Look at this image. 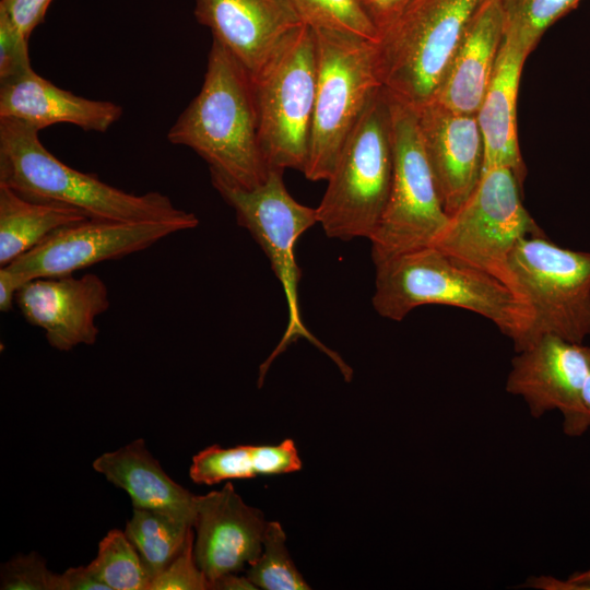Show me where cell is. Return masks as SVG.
I'll use <instances>...</instances> for the list:
<instances>
[{"label": "cell", "instance_id": "f35d334b", "mask_svg": "<svg viewBox=\"0 0 590 590\" xmlns=\"http://www.w3.org/2000/svg\"><path fill=\"white\" fill-rule=\"evenodd\" d=\"M573 590H590V585L577 586Z\"/></svg>", "mask_w": 590, "mask_h": 590}, {"label": "cell", "instance_id": "836d02e7", "mask_svg": "<svg viewBox=\"0 0 590 590\" xmlns=\"http://www.w3.org/2000/svg\"><path fill=\"white\" fill-rule=\"evenodd\" d=\"M55 590H109L88 566L71 567L56 575Z\"/></svg>", "mask_w": 590, "mask_h": 590}, {"label": "cell", "instance_id": "f1b7e54d", "mask_svg": "<svg viewBox=\"0 0 590 590\" xmlns=\"http://www.w3.org/2000/svg\"><path fill=\"white\" fill-rule=\"evenodd\" d=\"M56 575L36 552L17 555L1 566L2 590H55Z\"/></svg>", "mask_w": 590, "mask_h": 590}, {"label": "cell", "instance_id": "83f0119b", "mask_svg": "<svg viewBox=\"0 0 590 590\" xmlns=\"http://www.w3.org/2000/svg\"><path fill=\"white\" fill-rule=\"evenodd\" d=\"M303 24L315 31L338 32L376 43L378 30L358 0H287Z\"/></svg>", "mask_w": 590, "mask_h": 590}, {"label": "cell", "instance_id": "5bb4252c", "mask_svg": "<svg viewBox=\"0 0 590 590\" xmlns=\"http://www.w3.org/2000/svg\"><path fill=\"white\" fill-rule=\"evenodd\" d=\"M15 305L27 323L45 332L52 349L70 351L96 342V318L110 300L103 279L86 273L33 279L17 291Z\"/></svg>", "mask_w": 590, "mask_h": 590}, {"label": "cell", "instance_id": "ac0fdd59", "mask_svg": "<svg viewBox=\"0 0 590 590\" xmlns=\"http://www.w3.org/2000/svg\"><path fill=\"white\" fill-rule=\"evenodd\" d=\"M122 113L114 102L85 98L58 87L33 68L0 81V118L16 119L38 131L63 122L106 132Z\"/></svg>", "mask_w": 590, "mask_h": 590}, {"label": "cell", "instance_id": "603a6c76", "mask_svg": "<svg viewBox=\"0 0 590 590\" xmlns=\"http://www.w3.org/2000/svg\"><path fill=\"white\" fill-rule=\"evenodd\" d=\"M302 460L293 439L278 445H212L196 453L189 468L193 483L213 485L222 481L299 471Z\"/></svg>", "mask_w": 590, "mask_h": 590}, {"label": "cell", "instance_id": "277c9868", "mask_svg": "<svg viewBox=\"0 0 590 590\" xmlns=\"http://www.w3.org/2000/svg\"><path fill=\"white\" fill-rule=\"evenodd\" d=\"M483 1L411 0L375 43L377 74L387 94L414 108L433 102Z\"/></svg>", "mask_w": 590, "mask_h": 590}, {"label": "cell", "instance_id": "8fae6325", "mask_svg": "<svg viewBox=\"0 0 590 590\" xmlns=\"http://www.w3.org/2000/svg\"><path fill=\"white\" fill-rule=\"evenodd\" d=\"M509 268L532 314L522 350L544 334L582 344L590 335V251L560 247L546 235L524 237Z\"/></svg>", "mask_w": 590, "mask_h": 590}, {"label": "cell", "instance_id": "e575fe53", "mask_svg": "<svg viewBox=\"0 0 590 590\" xmlns=\"http://www.w3.org/2000/svg\"><path fill=\"white\" fill-rule=\"evenodd\" d=\"M23 280L8 267H0V311L9 312L15 304L17 291L24 285Z\"/></svg>", "mask_w": 590, "mask_h": 590}, {"label": "cell", "instance_id": "9c48e42d", "mask_svg": "<svg viewBox=\"0 0 590 590\" xmlns=\"http://www.w3.org/2000/svg\"><path fill=\"white\" fill-rule=\"evenodd\" d=\"M315 33L316 98L303 174L311 181H319L329 178L370 97L382 86L376 69L374 42L338 32Z\"/></svg>", "mask_w": 590, "mask_h": 590}, {"label": "cell", "instance_id": "9a60e30c", "mask_svg": "<svg viewBox=\"0 0 590 590\" xmlns=\"http://www.w3.org/2000/svg\"><path fill=\"white\" fill-rule=\"evenodd\" d=\"M267 523L262 511L247 505L232 482L197 496L193 552L209 582L257 559Z\"/></svg>", "mask_w": 590, "mask_h": 590}, {"label": "cell", "instance_id": "52a82bcc", "mask_svg": "<svg viewBox=\"0 0 590 590\" xmlns=\"http://www.w3.org/2000/svg\"><path fill=\"white\" fill-rule=\"evenodd\" d=\"M252 78L258 135L270 168L304 172L317 85V38L306 24L292 32Z\"/></svg>", "mask_w": 590, "mask_h": 590}, {"label": "cell", "instance_id": "8992f818", "mask_svg": "<svg viewBox=\"0 0 590 590\" xmlns=\"http://www.w3.org/2000/svg\"><path fill=\"white\" fill-rule=\"evenodd\" d=\"M392 168L389 98L380 87L345 141L316 208L328 237L373 236L388 203Z\"/></svg>", "mask_w": 590, "mask_h": 590}, {"label": "cell", "instance_id": "7a4b0ae2", "mask_svg": "<svg viewBox=\"0 0 590 590\" xmlns=\"http://www.w3.org/2000/svg\"><path fill=\"white\" fill-rule=\"evenodd\" d=\"M38 133L22 121L0 118V184L32 201L76 208L92 219L168 222L186 231L199 225L194 213L161 192L129 193L68 166L44 146Z\"/></svg>", "mask_w": 590, "mask_h": 590}, {"label": "cell", "instance_id": "f546056e", "mask_svg": "<svg viewBox=\"0 0 590 590\" xmlns=\"http://www.w3.org/2000/svg\"><path fill=\"white\" fill-rule=\"evenodd\" d=\"M193 542L192 528L181 552L152 579L150 590H209V580L194 558Z\"/></svg>", "mask_w": 590, "mask_h": 590}, {"label": "cell", "instance_id": "7c38bea8", "mask_svg": "<svg viewBox=\"0 0 590 590\" xmlns=\"http://www.w3.org/2000/svg\"><path fill=\"white\" fill-rule=\"evenodd\" d=\"M182 226L168 222H123L85 219L63 226L35 248L4 266L24 283L38 278L71 275L94 264L144 250Z\"/></svg>", "mask_w": 590, "mask_h": 590}, {"label": "cell", "instance_id": "6da1fadb", "mask_svg": "<svg viewBox=\"0 0 590 590\" xmlns=\"http://www.w3.org/2000/svg\"><path fill=\"white\" fill-rule=\"evenodd\" d=\"M167 140L196 152L211 176L239 187H257L269 175L258 135L252 78L213 38L202 86L169 128Z\"/></svg>", "mask_w": 590, "mask_h": 590}, {"label": "cell", "instance_id": "74e56055", "mask_svg": "<svg viewBox=\"0 0 590 590\" xmlns=\"http://www.w3.org/2000/svg\"><path fill=\"white\" fill-rule=\"evenodd\" d=\"M582 398L586 406L590 411V350H589V370L585 381Z\"/></svg>", "mask_w": 590, "mask_h": 590}, {"label": "cell", "instance_id": "d6a6232c", "mask_svg": "<svg viewBox=\"0 0 590 590\" xmlns=\"http://www.w3.org/2000/svg\"><path fill=\"white\" fill-rule=\"evenodd\" d=\"M411 0H358L363 11L378 30L389 25Z\"/></svg>", "mask_w": 590, "mask_h": 590}, {"label": "cell", "instance_id": "d6986e66", "mask_svg": "<svg viewBox=\"0 0 590 590\" xmlns=\"http://www.w3.org/2000/svg\"><path fill=\"white\" fill-rule=\"evenodd\" d=\"M505 37L497 0H484L474 13L433 102L476 115Z\"/></svg>", "mask_w": 590, "mask_h": 590}, {"label": "cell", "instance_id": "4316f807", "mask_svg": "<svg viewBox=\"0 0 590 590\" xmlns=\"http://www.w3.org/2000/svg\"><path fill=\"white\" fill-rule=\"evenodd\" d=\"M504 17L505 36L529 54L546 30L574 10L581 0H497Z\"/></svg>", "mask_w": 590, "mask_h": 590}, {"label": "cell", "instance_id": "30bf717a", "mask_svg": "<svg viewBox=\"0 0 590 590\" xmlns=\"http://www.w3.org/2000/svg\"><path fill=\"white\" fill-rule=\"evenodd\" d=\"M521 188L507 167L483 170L474 191L449 215L432 245L455 261L497 279L519 298L509 268L511 251L524 237L545 235L524 208Z\"/></svg>", "mask_w": 590, "mask_h": 590}, {"label": "cell", "instance_id": "ba28073f", "mask_svg": "<svg viewBox=\"0 0 590 590\" xmlns=\"http://www.w3.org/2000/svg\"><path fill=\"white\" fill-rule=\"evenodd\" d=\"M388 98L392 182L384 215L369 238L375 266L432 246L449 220L425 151L416 109L390 95Z\"/></svg>", "mask_w": 590, "mask_h": 590}, {"label": "cell", "instance_id": "44dd1931", "mask_svg": "<svg viewBox=\"0 0 590 590\" xmlns=\"http://www.w3.org/2000/svg\"><path fill=\"white\" fill-rule=\"evenodd\" d=\"M93 469L127 492L133 508L165 514L193 527L197 496L176 483L142 438L97 457Z\"/></svg>", "mask_w": 590, "mask_h": 590}, {"label": "cell", "instance_id": "7402d4cb", "mask_svg": "<svg viewBox=\"0 0 590 590\" xmlns=\"http://www.w3.org/2000/svg\"><path fill=\"white\" fill-rule=\"evenodd\" d=\"M88 219L83 211L26 199L0 184V267L25 255L57 229Z\"/></svg>", "mask_w": 590, "mask_h": 590}, {"label": "cell", "instance_id": "484cf974", "mask_svg": "<svg viewBox=\"0 0 590 590\" xmlns=\"http://www.w3.org/2000/svg\"><path fill=\"white\" fill-rule=\"evenodd\" d=\"M246 576L263 590H309L286 547V534L278 521H269L260 555L248 565Z\"/></svg>", "mask_w": 590, "mask_h": 590}, {"label": "cell", "instance_id": "4fadbf2b", "mask_svg": "<svg viewBox=\"0 0 590 590\" xmlns=\"http://www.w3.org/2000/svg\"><path fill=\"white\" fill-rule=\"evenodd\" d=\"M589 346L544 334L511 361L507 392L521 397L531 415L562 412L566 435L577 437L590 427V411L582 398L589 370Z\"/></svg>", "mask_w": 590, "mask_h": 590}, {"label": "cell", "instance_id": "8d00e7d4", "mask_svg": "<svg viewBox=\"0 0 590 590\" xmlns=\"http://www.w3.org/2000/svg\"><path fill=\"white\" fill-rule=\"evenodd\" d=\"M258 588L245 576L237 573L224 574L209 582V590H257Z\"/></svg>", "mask_w": 590, "mask_h": 590}, {"label": "cell", "instance_id": "1f68e13d", "mask_svg": "<svg viewBox=\"0 0 590 590\" xmlns=\"http://www.w3.org/2000/svg\"><path fill=\"white\" fill-rule=\"evenodd\" d=\"M52 0H0L3 10L21 33L30 39L40 25Z\"/></svg>", "mask_w": 590, "mask_h": 590}, {"label": "cell", "instance_id": "4dcf8cb0", "mask_svg": "<svg viewBox=\"0 0 590 590\" xmlns=\"http://www.w3.org/2000/svg\"><path fill=\"white\" fill-rule=\"evenodd\" d=\"M30 69L28 39L0 9V81Z\"/></svg>", "mask_w": 590, "mask_h": 590}, {"label": "cell", "instance_id": "e0dca14e", "mask_svg": "<svg viewBox=\"0 0 590 590\" xmlns=\"http://www.w3.org/2000/svg\"><path fill=\"white\" fill-rule=\"evenodd\" d=\"M193 14L251 76L303 25L287 0H194Z\"/></svg>", "mask_w": 590, "mask_h": 590}, {"label": "cell", "instance_id": "d590c367", "mask_svg": "<svg viewBox=\"0 0 590 590\" xmlns=\"http://www.w3.org/2000/svg\"><path fill=\"white\" fill-rule=\"evenodd\" d=\"M583 585H590V569L574 574L566 581L548 576L530 578L528 581V587L543 590H573Z\"/></svg>", "mask_w": 590, "mask_h": 590}, {"label": "cell", "instance_id": "ffe728a7", "mask_svg": "<svg viewBox=\"0 0 590 590\" xmlns=\"http://www.w3.org/2000/svg\"><path fill=\"white\" fill-rule=\"evenodd\" d=\"M530 54L505 36L495 67L476 113L483 138V170L503 166L511 169L523 185L526 166L517 131V97L524 61Z\"/></svg>", "mask_w": 590, "mask_h": 590}, {"label": "cell", "instance_id": "5b68a950", "mask_svg": "<svg viewBox=\"0 0 590 590\" xmlns=\"http://www.w3.org/2000/svg\"><path fill=\"white\" fill-rule=\"evenodd\" d=\"M283 169L271 168L267 179L253 188H243L220 177L211 176L213 187L234 210L237 223L246 228L268 257L280 281L287 305L285 332L259 368L258 386L261 387L272 362L290 344L303 338L331 358L345 380L350 381L352 368L334 351L322 344L306 328L298 307L300 270L295 258L298 238L316 223L317 209L296 201L283 181Z\"/></svg>", "mask_w": 590, "mask_h": 590}, {"label": "cell", "instance_id": "3957f363", "mask_svg": "<svg viewBox=\"0 0 590 590\" xmlns=\"http://www.w3.org/2000/svg\"><path fill=\"white\" fill-rule=\"evenodd\" d=\"M373 307L384 318L401 321L423 305H446L475 312L508 337L516 352L527 342L532 322L529 306L497 279L459 263L434 246L376 264Z\"/></svg>", "mask_w": 590, "mask_h": 590}, {"label": "cell", "instance_id": "2e32d148", "mask_svg": "<svg viewBox=\"0 0 590 590\" xmlns=\"http://www.w3.org/2000/svg\"><path fill=\"white\" fill-rule=\"evenodd\" d=\"M416 109L421 135L446 213L453 214L477 186L484 144L475 115L436 102Z\"/></svg>", "mask_w": 590, "mask_h": 590}, {"label": "cell", "instance_id": "d4e9b609", "mask_svg": "<svg viewBox=\"0 0 590 590\" xmlns=\"http://www.w3.org/2000/svg\"><path fill=\"white\" fill-rule=\"evenodd\" d=\"M87 566L109 590H150L151 576L125 531L110 530Z\"/></svg>", "mask_w": 590, "mask_h": 590}, {"label": "cell", "instance_id": "cb8c5ba5", "mask_svg": "<svg viewBox=\"0 0 590 590\" xmlns=\"http://www.w3.org/2000/svg\"><path fill=\"white\" fill-rule=\"evenodd\" d=\"M192 528L165 514L133 508L125 533L153 579L181 552Z\"/></svg>", "mask_w": 590, "mask_h": 590}]
</instances>
